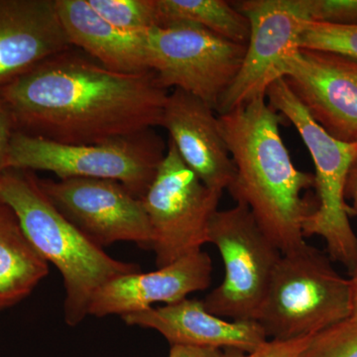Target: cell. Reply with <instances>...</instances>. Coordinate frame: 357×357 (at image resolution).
<instances>
[{"instance_id":"d4e9b609","label":"cell","mask_w":357,"mask_h":357,"mask_svg":"<svg viewBox=\"0 0 357 357\" xmlns=\"http://www.w3.org/2000/svg\"><path fill=\"white\" fill-rule=\"evenodd\" d=\"M16 131L15 119L3 98L0 96V178L8 170L9 149Z\"/></svg>"},{"instance_id":"9c48e42d","label":"cell","mask_w":357,"mask_h":357,"mask_svg":"<svg viewBox=\"0 0 357 357\" xmlns=\"http://www.w3.org/2000/svg\"><path fill=\"white\" fill-rule=\"evenodd\" d=\"M148 69L166 89H181L215 110L241 69L246 45L195 25L145 30Z\"/></svg>"},{"instance_id":"7a4b0ae2","label":"cell","mask_w":357,"mask_h":357,"mask_svg":"<svg viewBox=\"0 0 357 357\" xmlns=\"http://www.w3.org/2000/svg\"><path fill=\"white\" fill-rule=\"evenodd\" d=\"M218 116L236 169L227 191L282 255L302 248L305 223L317 206L303 192L314 188V176L294 165L280 133L285 119L265 98Z\"/></svg>"},{"instance_id":"5b68a950","label":"cell","mask_w":357,"mask_h":357,"mask_svg":"<svg viewBox=\"0 0 357 357\" xmlns=\"http://www.w3.org/2000/svg\"><path fill=\"white\" fill-rule=\"evenodd\" d=\"M166 151L167 145L153 129L89 145L62 144L17 130L11 140L8 169L45 171L59 180L116 181L142 199Z\"/></svg>"},{"instance_id":"4fadbf2b","label":"cell","mask_w":357,"mask_h":357,"mask_svg":"<svg viewBox=\"0 0 357 357\" xmlns=\"http://www.w3.org/2000/svg\"><path fill=\"white\" fill-rule=\"evenodd\" d=\"M168 130L185 165L208 189H229L236 175L215 110L181 89L169 93L161 126Z\"/></svg>"},{"instance_id":"3957f363","label":"cell","mask_w":357,"mask_h":357,"mask_svg":"<svg viewBox=\"0 0 357 357\" xmlns=\"http://www.w3.org/2000/svg\"><path fill=\"white\" fill-rule=\"evenodd\" d=\"M0 199L15 213L37 253L62 275L67 325L89 316L93 295L105 284L141 272L139 265L114 259L91 243L52 204L30 171L8 169L0 178Z\"/></svg>"},{"instance_id":"44dd1931","label":"cell","mask_w":357,"mask_h":357,"mask_svg":"<svg viewBox=\"0 0 357 357\" xmlns=\"http://www.w3.org/2000/svg\"><path fill=\"white\" fill-rule=\"evenodd\" d=\"M299 46L300 49L330 52L357 61V26L307 21Z\"/></svg>"},{"instance_id":"ac0fdd59","label":"cell","mask_w":357,"mask_h":357,"mask_svg":"<svg viewBox=\"0 0 357 357\" xmlns=\"http://www.w3.org/2000/svg\"><path fill=\"white\" fill-rule=\"evenodd\" d=\"M48 273V262L26 238L13 211L0 199V311L25 299Z\"/></svg>"},{"instance_id":"8fae6325","label":"cell","mask_w":357,"mask_h":357,"mask_svg":"<svg viewBox=\"0 0 357 357\" xmlns=\"http://www.w3.org/2000/svg\"><path fill=\"white\" fill-rule=\"evenodd\" d=\"M38 182L58 211L98 248L131 241L151 249V225L142 201L121 183L89 178Z\"/></svg>"},{"instance_id":"52a82bcc","label":"cell","mask_w":357,"mask_h":357,"mask_svg":"<svg viewBox=\"0 0 357 357\" xmlns=\"http://www.w3.org/2000/svg\"><path fill=\"white\" fill-rule=\"evenodd\" d=\"M217 246L225 278L204 298L206 311L231 321H255L282 253L265 236L248 206L218 211L208 229Z\"/></svg>"},{"instance_id":"603a6c76","label":"cell","mask_w":357,"mask_h":357,"mask_svg":"<svg viewBox=\"0 0 357 357\" xmlns=\"http://www.w3.org/2000/svg\"><path fill=\"white\" fill-rule=\"evenodd\" d=\"M305 3L314 22L357 26V0H305Z\"/></svg>"},{"instance_id":"ba28073f","label":"cell","mask_w":357,"mask_h":357,"mask_svg":"<svg viewBox=\"0 0 357 357\" xmlns=\"http://www.w3.org/2000/svg\"><path fill=\"white\" fill-rule=\"evenodd\" d=\"M222 195L199 180L169 139L165 157L141 199L151 225L157 267L172 264L208 243L211 218Z\"/></svg>"},{"instance_id":"6da1fadb","label":"cell","mask_w":357,"mask_h":357,"mask_svg":"<svg viewBox=\"0 0 357 357\" xmlns=\"http://www.w3.org/2000/svg\"><path fill=\"white\" fill-rule=\"evenodd\" d=\"M168 96L151 70L114 72L74 47L0 91L17 130L69 145L98 144L160 126Z\"/></svg>"},{"instance_id":"83f0119b","label":"cell","mask_w":357,"mask_h":357,"mask_svg":"<svg viewBox=\"0 0 357 357\" xmlns=\"http://www.w3.org/2000/svg\"><path fill=\"white\" fill-rule=\"evenodd\" d=\"M352 288H354V296H352V309L349 319L357 323V284L352 285Z\"/></svg>"},{"instance_id":"277c9868","label":"cell","mask_w":357,"mask_h":357,"mask_svg":"<svg viewBox=\"0 0 357 357\" xmlns=\"http://www.w3.org/2000/svg\"><path fill=\"white\" fill-rule=\"evenodd\" d=\"M352 296L351 278L306 243L282 255L256 321L271 340L310 337L349 319Z\"/></svg>"},{"instance_id":"cb8c5ba5","label":"cell","mask_w":357,"mask_h":357,"mask_svg":"<svg viewBox=\"0 0 357 357\" xmlns=\"http://www.w3.org/2000/svg\"><path fill=\"white\" fill-rule=\"evenodd\" d=\"M312 337L310 335L289 340H267L259 349L249 354L229 349V357H299Z\"/></svg>"},{"instance_id":"d6986e66","label":"cell","mask_w":357,"mask_h":357,"mask_svg":"<svg viewBox=\"0 0 357 357\" xmlns=\"http://www.w3.org/2000/svg\"><path fill=\"white\" fill-rule=\"evenodd\" d=\"M158 27L195 25L229 40L248 44V18L225 0H157Z\"/></svg>"},{"instance_id":"4316f807","label":"cell","mask_w":357,"mask_h":357,"mask_svg":"<svg viewBox=\"0 0 357 357\" xmlns=\"http://www.w3.org/2000/svg\"><path fill=\"white\" fill-rule=\"evenodd\" d=\"M345 198H349L354 202V211L357 213V157L349 169V176L345 185ZM352 285L357 284V261L354 271L351 274Z\"/></svg>"},{"instance_id":"8992f818","label":"cell","mask_w":357,"mask_h":357,"mask_svg":"<svg viewBox=\"0 0 357 357\" xmlns=\"http://www.w3.org/2000/svg\"><path fill=\"white\" fill-rule=\"evenodd\" d=\"M266 96L270 107L291 122L299 133L316 169L318 204L305 223L304 236L321 237L331 258L344 265L351 274L357 261V236L349 222L351 210L345 203V185L357 157V142H342L321 128L285 79L272 84Z\"/></svg>"},{"instance_id":"2e32d148","label":"cell","mask_w":357,"mask_h":357,"mask_svg":"<svg viewBox=\"0 0 357 357\" xmlns=\"http://www.w3.org/2000/svg\"><path fill=\"white\" fill-rule=\"evenodd\" d=\"M129 326L152 328L171 345L255 351L267 342L255 321H231L206 311L203 301L187 299L121 317Z\"/></svg>"},{"instance_id":"7402d4cb","label":"cell","mask_w":357,"mask_h":357,"mask_svg":"<svg viewBox=\"0 0 357 357\" xmlns=\"http://www.w3.org/2000/svg\"><path fill=\"white\" fill-rule=\"evenodd\" d=\"M299 357H357V323L349 318L316 333Z\"/></svg>"},{"instance_id":"e0dca14e","label":"cell","mask_w":357,"mask_h":357,"mask_svg":"<svg viewBox=\"0 0 357 357\" xmlns=\"http://www.w3.org/2000/svg\"><path fill=\"white\" fill-rule=\"evenodd\" d=\"M61 23L73 47L107 69L141 74L148 69L143 32H131L110 24L88 0H55Z\"/></svg>"},{"instance_id":"ffe728a7","label":"cell","mask_w":357,"mask_h":357,"mask_svg":"<svg viewBox=\"0 0 357 357\" xmlns=\"http://www.w3.org/2000/svg\"><path fill=\"white\" fill-rule=\"evenodd\" d=\"M100 17L131 32L158 27L157 0H88Z\"/></svg>"},{"instance_id":"9a60e30c","label":"cell","mask_w":357,"mask_h":357,"mask_svg":"<svg viewBox=\"0 0 357 357\" xmlns=\"http://www.w3.org/2000/svg\"><path fill=\"white\" fill-rule=\"evenodd\" d=\"M70 48L55 0H0V91Z\"/></svg>"},{"instance_id":"30bf717a","label":"cell","mask_w":357,"mask_h":357,"mask_svg":"<svg viewBox=\"0 0 357 357\" xmlns=\"http://www.w3.org/2000/svg\"><path fill=\"white\" fill-rule=\"evenodd\" d=\"M248 18L250 35L241 69L218 103L217 114L266 98L272 84L285 77L289 59L300 49L310 20L305 0L231 1Z\"/></svg>"},{"instance_id":"5bb4252c","label":"cell","mask_w":357,"mask_h":357,"mask_svg":"<svg viewBox=\"0 0 357 357\" xmlns=\"http://www.w3.org/2000/svg\"><path fill=\"white\" fill-rule=\"evenodd\" d=\"M211 272L210 255L199 250L156 271L117 277L93 295L89 314L122 317L144 311L155 303L175 304L190 294L208 288Z\"/></svg>"},{"instance_id":"484cf974","label":"cell","mask_w":357,"mask_h":357,"mask_svg":"<svg viewBox=\"0 0 357 357\" xmlns=\"http://www.w3.org/2000/svg\"><path fill=\"white\" fill-rule=\"evenodd\" d=\"M169 357H229V349L171 345Z\"/></svg>"},{"instance_id":"7c38bea8","label":"cell","mask_w":357,"mask_h":357,"mask_svg":"<svg viewBox=\"0 0 357 357\" xmlns=\"http://www.w3.org/2000/svg\"><path fill=\"white\" fill-rule=\"evenodd\" d=\"M284 79L321 128L342 142H357V61L299 49Z\"/></svg>"}]
</instances>
